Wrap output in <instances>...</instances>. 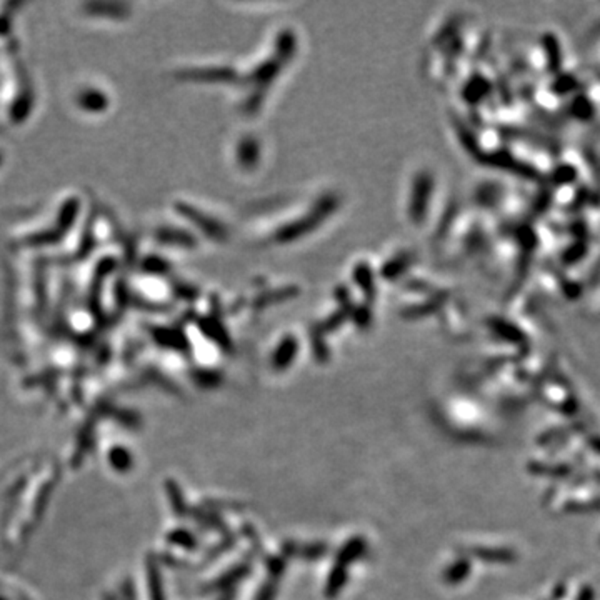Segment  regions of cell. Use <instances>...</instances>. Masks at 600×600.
<instances>
[{"instance_id": "cell-1", "label": "cell", "mask_w": 600, "mask_h": 600, "mask_svg": "<svg viewBox=\"0 0 600 600\" xmlns=\"http://www.w3.org/2000/svg\"><path fill=\"white\" fill-rule=\"evenodd\" d=\"M594 599V594H592L590 588H586V590H582V594L579 595V600H592Z\"/></svg>"}]
</instances>
